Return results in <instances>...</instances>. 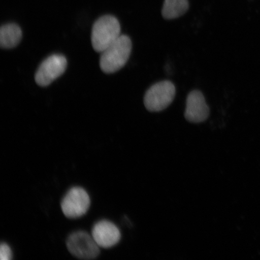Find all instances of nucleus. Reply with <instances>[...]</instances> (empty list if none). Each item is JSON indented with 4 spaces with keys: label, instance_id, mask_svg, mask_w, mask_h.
I'll use <instances>...</instances> for the list:
<instances>
[{
    "label": "nucleus",
    "instance_id": "nucleus-1",
    "mask_svg": "<svg viewBox=\"0 0 260 260\" xmlns=\"http://www.w3.org/2000/svg\"><path fill=\"white\" fill-rule=\"evenodd\" d=\"M132 50L131 39L126 35L120 36L118 40L102 52L101 69L106 74L117 72L127 62Z\"/></svg>",
    "mask_w": 260,
    "mask_h": 260
},
{
    "label": "nucleus",
    "instance_id": "nucleus-2",
    "mask_svg": "<svg viewBox=\"0 0 260 260\" xmlns=\"http://www.w3.org/2000/svg\"><path fill=\"white\" fill-rule=\"evenodd\" d=\"M121 25L118 19L105 15L98 19L92 27L91 41L96 51L102 53L121 36Z\"/></svg>",
    "mask_w": 260,
    "mask_h": 260
},
{
    "label": "nucleus",
    "instance_id": "nucleus-3",
    "mask_svg": "<svg viewBox=\"0 0 260 260\" xmlns=\"http://www.w3.org/2000/svg\"><path fill=\"white\" fill-rule=\"evenodd\" d=\"M175 93L176 89L171 81H161L153 84L145 94L146 109L152 112L162 111L173 102Z\"/></svg>",
    "mask_w": 260,
    "mask_h": 260
},
{
    "label": "nucleus",
    "instance_id": "nucleus-4",
    "mask_svg": "<svg viewBox=\"0 0 260 260\" xmlns=\"http://www.w3.org/2000/svg\"><path fill=\"white\" fill-rule=\"evenodd\" d=\"M67 246L71 254L79 259H95L100 253V247L92 235L84 231L71 233L68 237Z\"/></svg>",
    "mask_w": 260,
    "mask_h": 260
},
{
    "label": "nucleus",
    "instance_id": "nucleus-5",
    "mask_svg": "<svg viewBox=\"0 0 260 260\" xmlns=\"http://www.w3.org/2000/svg\"><path fill=\"white\" fill-rule=\"evenodd\" d=\"M90 206V197L83 188L74 187L68 191L61 203L64 215L77 219L86 214Z\"/></svg>",
    "mask_w": 260,
    "mask_h": 260
},
{
    "label": "nucleus",
    "instance_id": "nucleus-6",
    "mask_svg": "<svg viewBox=\"0 0 260 260\" xmlns=\"http://www.w3.org/2000/svg\"><path fill=\"white\" fill-rule=\"evenodd\" d=\"M67 60L61 54H53L42 61L35 75L39 86H47L61 76L66 70Z\"/></svg>",
    "mask_w": 260,
    "mask_h": 260
},
{
    "label": "nucleus",
    "instance_id": "nucleus-7",
    "mask_svg": "<svg viewBox=\"0 0 260 260\" xmlns=\"http://www.w3.org/2000/svg\"><path fill=\"white\" fill-rule=\"evenodd\" d=\"M92 236L100 248H110L119 243L121 232L115 224L107 220L99 221L94 225Z\"/></svg>",
    "mask_w": 260,
    "mask_h": 260
},
{
    "label": "nucleus",
    "instance_id": "nucleus-8",
    "mask_svg": "<svg viewBox=\"0 0 260 260\" xmlns=\"http://www.w3.org/2000/svg\"><path fill=\"white\" fill-rule=\"evenodd\" d=\"M210 109L207 105L203 94L200 90H193L188 94L184 116L192 123L204 122L209 118Z\"/></svg>",
    "mask_w": 260,
    "mask_h": 260
},
{
    "label": "nucleus",
    "instance_id": "nucleus-9",
    "mask_svg": "<svg viewBox=\"0 0 260 260\" xmlns=\"http://www.w3.org/2000/svg\"><path fill=\"white\" fill-rule=\"evenodd\" d=\"M22 36L21 29L17 24L3 25L0 29V45L4 49L14 48L20 42Z\"/></svg>",
    "mask_w": 260,
    "mask_h": 260
},
{
    "label": "nucleus",
    "instance_id": "nucleus-10",
    "mask_svg": "<svg viewBox=\"0 0 260 260\" xmlns=\"http://www.w3.org/2000/svg\"><path fill=\"white\" fill-rule=\"evenodd\" d=\"M188 9V0H165L161 9V15L165 19L171 20L183 16Z\"/></svg>",
    "mask_w": 260,
    "mask_h": 260
},
{
    "label": "nucleus",
    "instance_id": "nucleus-11",
    "mask_svg": "<svg viewBox=\"0 0 260 260\" xmlns=\"http://www.w3.org/2000/svg\"><path fill=\"white\" fill-rule=\"evenodd\" d=\"M11 247L7 243H2L0 245V258L2 260H10L12 258Z\"/></svg>",
    "mask_w": 260,
    "mask_h": 260
}]
</instances>
